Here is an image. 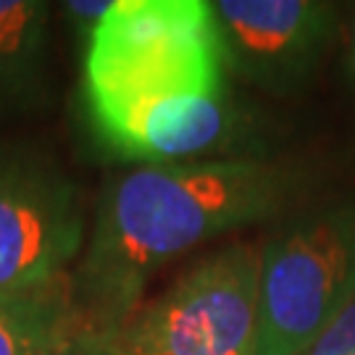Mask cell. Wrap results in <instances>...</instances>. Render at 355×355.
<instances>
[{
  "mask_svg": "<svg viewBox=\"0 0 355 355\" xmlns=\"http://www.w3.org/2000/svg\"><path fill=\"white\" fill-rule=\"evenodd\" d=\"M87 242L74 184L51 166H0V292L51 287Z\"/></svg>",
  "mask_w": 355,
  "mask_h": 355,
  "instance_id": "5",
  "label": "cell"
},
{
  "mask_svg": "<svg viewBox=\"0 0 355 355\" xmlns=\"http://www.w3.org/2000/svg\"><path fill=\"white\" fill-rule=\"evenodd\" d=\"M89 119L111 150L142 166L221 161L229 148L250 140L245 135L253 127V116L232 103L227 87L208 95L95 111Z\"/></svg>",
  "mask_w": 355,
  "mask_h": 355,
  "instance_id": "7",
  "label": "cell"
},
{
  "mask_svg": "<svg viewBox=\"0 0 355 355\" xmlns=\"http://www.w3.org/2000/svg\"><path fill=\"white\" fill-rule=\"evenodd\" d=\"M261 248L227 245L200 258L121 329L124 355H253Z\"/></svg>",
  "mask_w": 355,
  "mask_h": 355,
  "instance_id": "4",
  "label": "cell"
},
{
  "mask_svg": "<svg viewBox=\"0 0 355 355\" xmlns=\"http://www.w3.org/2000/svg\"><path fill=\"white\" fill-rule=\"evenodd\" d=\"M343 74L347 79V85L355 89V16L350 26H347V35H345V51H343Z\"/></svg>",
  "mask_w": 355,
  "mask_h": 355,
  "instance_id": "13",
  "label": "cell"
},
{
  "mask_svg": "<svg viewBox=\"0 0 355 355\" xmlns=\"http://www.w3.org/2000/svg\"><path fill=\"white\" fill-rule=\"evenodd\" d=\"M211 11L224 66L274 95L311 82L340 26V8L324 0H218Z\"/></svg>",
  "mask_w": 355,
  "mask_h": 355,
  "instance_id": "6",
  "label": "cell"
},
{
  "mask_svg": "<svg viewBox=\"0 0 355 355\" xmlns=\"http://www.w3.org/2000/svg\"><path fill=\"white\" fill-rule=\"evenodd\" d=\"M355 297V203L284 224L261 245L253 355H303Z\"/></svg>",
  "mask_w": 355,
  "mask_h": 355,
  "instance_id": "3",
  "label": "cell"
},
{
  "mask_svg": "<svg viewBox=\"0 0 355 355\" xmlns=\"http://www.w3.org/2000/svg\"><path fill=\"white\" fill-rule=\"evenodd\" d=\"M224 53L205 0H114L85 51L89 114L208 95L224 87Z\"/></svg>",
  "mask_w": 355,
  "mask_h": 355,
  "instance_id": "2",
  "label": "cell"
},
{
  "mask_svg": "<svg viewBox=\"0 0 355 355\" xmlns=\"http://www.w3.org/2000/svg\"><path fill=\"white\" fill-rule=\"evenodd\" d=\"M37 355H124L121 329L98 327L74 311Z\"/></svg>",
  "mask_w": 355,
  "mask_h": 355,
  "instance_id": "10",
  "label": "cell"
},
{
  "mask_svg": "<svg viewBox=\"0 0 355 355\" xmlns=\"http://www.w3.org/2000/svg\"><path fill=\"white\" fill-rule=\"evenodd\" d=\"M74 311L69 277L40 290L0 292V355H37Z\"/></svg>",
  "mask_w": 355,
  "mask_h": 355,
  "instance_id": "9",
  "label": "cell"
},
{
  "mask_svg": "<svg viewBox=\"0 0 355 355\" xmlns=\"http://www.w3.org/2000/svg\"><path fill=\"white\" fill-rule=\"evenodd\" d=\"M53 8L42 0H0V105L26 101L48 61Z\"/></svg>",
  "mask_w": 355,
  "mask_h": 355,
  "instance_id": "8",
  "label": "cell"
},
{
  "mask_svg": "<svg viewBox=\"0 0 355 355\" xmlns=\"http://www.w3.org/2000/svg\"><path fill=\"white\" fill-rule=\"evenodd\" d=\"M295 190L297 177L287 166L258 155L132 168L105 187L69 274L74 308L98 327L124 329L158 268L282 214Z\"/></svg>",
  "mask_w": 355,
  "mask_h": 355,
  "instance_id": "1",
  "label": "cell"
},
{
  "mask_svg": "<svg viewBox=\"0 0 355 355\" xmlns=\"http://www.w3.org/2000/svg\"><path fill=\"white\" fill-rule=\"evenodd\" d=\"M303 355H355V297Z\"/></svg>",
  "mask_w": 355,
  "mask_h": 355,
  "instance_id": "11",
  "label": "cell"
},
{
  "mask_svg": "<svg viewBox=\"0 0 355 355\" xmlns=\"http://www.w3.org/2000/svg\"><path fill=\"white\" fill-rule=\"evenodd\" d=\"M111 3L114 0H85V3H66L64 6V11H66V16H71L76 24H79V29H82V35H87V40H89V35L95 32V26L101 24V19L108 13V8H111Z\"/></svg>",
  "mask_w": 355,
  "mask_h": 355,
  "instance_id": "12",
  "label": "cell"
}]
</instances>
